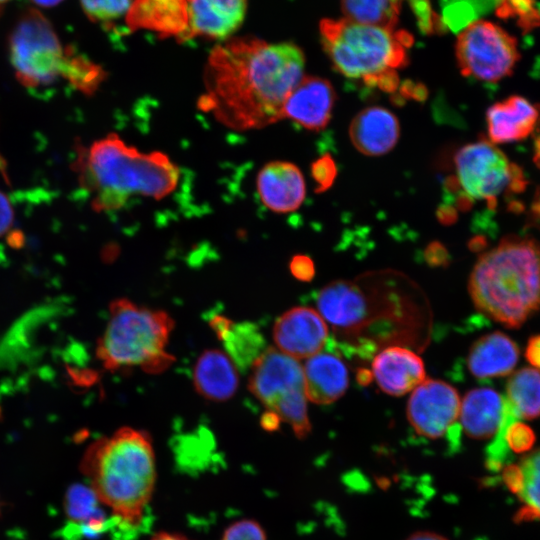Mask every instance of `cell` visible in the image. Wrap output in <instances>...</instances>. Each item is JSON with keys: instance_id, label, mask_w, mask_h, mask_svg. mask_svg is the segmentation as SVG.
I'll return each mask as SVG.
<instances>
[{"instance_id": "1", "label": "cell", "mask_w": 540, "mask_h": 540, "mask_svg": "<svg viewBox=\"0 0 540 540\" xmlns=\"http://www.w3.org/2000/svg\"><path fill=\"white\" fill-rule=\"evenodd\" d=\"M303 51L290 42L234 37L216 45L204 70L198 106L239 131L282 120L285 101L303 77Z\"/></svg>"}, {"instance_id": "2", "label": "cell", "mask_w": 540, "mask_h": 540, "mask_svg": "<svg viewBox=\"0 0 540 540\" xmlns=\"http://www.w3.org/2000/svg\"><path fill=\"white\" fill-rule=\"evenodd\" d=\"M74 169L96 212L118 210L133 196L160 200L176 189L180 176L167 155L142 153L116 134L78 147Z\"/></svg>"}, {"instance_id": "3", "label": "cell", "mask_w": 540, "mask_h": 540, "mask_svg": "<svg viewBox=\"0 0 540 540\" xmlns=\"http://www.w3.org/2000/svg\"><path fill=\"white\" fill-rule=\"evenodd\" d=\"M81 472L101 504L128 527H137L154 493L156 458L145 430L122 427L89 445Z\"/></svg>"}, {"instance_id": "4", "label": "cell", "mask_w": 540, "mask_h": 540, "mask_svg": "<svg viewBox=\"0 0 540 540\" xmlns=\"http://www.w3.org/2000/svg\"><path fill=\"white\" fill-rule=\"evenodd\" d=\"M475 308L515 329L540 311V241L508 235L482 253L468 281Z\"/></svg>"}, {"instance_id": "5", "label": "cell", "mask_w": 540, "mask_h": 540, "mask_svg": "<svg viewBox=\"0 0 540 540\" xmlns=\"http://www.w3.org/2000/svg\"><path fill=\"white\" fill-rule=\"evenodd\" d=\"M109 320L97 342L96 355L108 370L139 367L161 373L175 361L166 351L174 321L162 310L139 306L126 298L113 300Z\"/></svg>"}, {"instance_id": "6", "label": "cell", "mask_w": 540, "mask_h": 540, "mask_svg": "<svg viewBox=\"0 0 540 540\" xmlns=\"http://www.w3.org/2000/svg\"><path fill=\"white\" fill-rule=\"evenodd\" d=\"M320 39L334 69L351 79L376 87L383 76L408 64L412 36L404 31L325 18L319 25Z\"/></svg>"}, {"instance_id": "7", "label": "cell", "mask_w": 540, "mask_h": 540, "mask_svg": "<svg viewBox=\"0 0 540 540\" xmlns=\"http://www.w3.org/2000/svg\"><path fill=\"white\" fill-rule=\"evenodd\" d=\"M250 369V392L289 424L297 438H306L311 423L300 362L277 348L267 347Z\"/></svg>"}, {"instance_id": "8", "label": "cell", "mask_w": 540, "mask_h": 540, "mask_svg": "<svg viewBox=\"0 0 540 540\" xmlns=\"http://www.w3.org/2000/svg\"><path fill=\"white\" fill-rule=\"evenodd\" d=\"M67 50L49 20L34 8L22 13L9 38L16 78L28 89L43 88L62 78Z\"/></svg>"}, {"instance_id": "9", "label": "cell", "mask_w": 540, "mask_h": 540, "mask_svg": "<svg viewBox=\"0 0 540 540\" xmlns=\"http://www.w3.org/2000/svg\"><path fill=\"white\" fill-rule=\"evenodd\" d=\"M455 54L463 76L488 83L511 76L521 58L517 38L485 19L468 23L458 33Z\"/></svg>"}, {"instance_id": "10", "label": "cell", "mask_w": 540, "mask_h": 540, "mask_svg": "<svg viewBox=\"0 0 540 540\" xmlns=\"http://www.w3.org/2000/svg\"><path fill=\"white\" fill-rule=\"evenodd\" d=\"M456 180L472 200L486 201L494 208L500 195L519 192L525 180L520 168L489 140L481 139L461 147L455 155Z\"/></svg>"}, {"instance_id": "11", "label": "cell", "mask_w": 540, "mask_h": 540, "mask_svg": "<svg viewBox=\"0 0 540 540\" xmlns=\"http://www.w3.org/2000/svg\"><path fill=\"white\" fill-rule=\"evenodd\" d=\"M461 400L450 384L425 379L411 393L407 417L415 432L428 439L442 438L459 427Z\"/></svg>"}, {"instance_id": "12", "label": "cell", "mask_w": 540, "mask_h": 540, "mask_svg": "<svg viewBox=\"0 0 540 540\" xmlns=\"http://www.w3.org/2000/svg\"><path fill=\"white\" fill-rule=\"evenodd\" d=\"M328 338L325 319L317 310L306 306L285 311L273 326V339L278 349L297 360L319 353Z\"/></svg>"}, {"instance_id": "13", "label": "cell", "mask_w": 540, "mask_h": 540, "mask_svg": "<svg viewBox=\"0 0 540 540\" xmlns=\"http://www.w3.org/2000/svg\"><path fill=\"white\" fill-rule=\"evenodd\" d=\"M316 302L318 312L335 332L355 334L367 327L369 294L359 281H333L318 292Z\"/></svg>"}, {"instance_id": "14", "label": "cell", "mask_w": 540, "mask_h": 540, "mask_svg": "<svg viewBox=\"0 0 540 540\" xmlns=\"http://www.w3.org/2000/svg\"><path fill=\"white\" fill-rule=\"evenodd\" d=\"M335 100V90L328 80L303 76L285 101L281 117L308 130L320 131L330 120Z\"/></svg>"}, {"instance_id": "15", "label": "cell", "mask_w": 540, "mask_h": 540, "mask_svg": "<svg viewBox=\"0 0 540 540\" xmlns=\"http://www.w3.org/2000/svg\"><path fill=\"white\" fill-rule=\"evenodd\" d=\"M125 16L126 25L131 31L145 29L161 37L187 40L188 0H134Z\"/></svg>"}, {"instance_id": "16", "label": "cell", "mask_w": 540, "mask_h": 540, "mask_svg": "<svg viewBox=\"0 0 540 540\" xmlns=\"http://www.w3.org/2000/svg\"><path fill=\"white\" fill-rule=\"evenodd\" d=\"M372 375L388 395L402 396L413 391L426 378L423 360L402 346H388L373 359Z\"/></svg>"}, {"instance_id": "17", "label": "cell", "mask_w": 540, "mask_h": 540, "mask_svg": "<svg viewBox=\"0 0 540 540\" xmlns=\"http://www.w3.org/2000/svg\"><path fill=\"white\" fill-rule=\"evenodd\" d=\"M540 110L521 95L495 102L486 112L488 140L497 144L525 140L536 130Z\"/></svg>"}, {"instance_id": "18", "label": "cell", "mask_w": 540, "mask_h": 540, "mask_svg": "<svg viewBox=\"0 0 540 540\" xmlns=\"http://www.w3.org/2000/svg\"><path fill=\"white\" fill-rule=\"evenodd\" d=\"M507 414L505 398L490 387H478L465 394L458 421L468 437L485 440L498 435Z\"/></svg>"}, {"instance_id": "19", "label": "cell", "mask_w": 540, "mask_h": 540, "mask_svg": "<svg viewBox=\"0 0 540 540\" xmlns=\"http://www.w3.org/2000/svg\"><path fill=\"white\" fill-rule=\"evenodd\" d=\"M257 191L268 209L276 213H288L301 206L306 188L303 175L296 165L273 161L258 173Z\"/></svg>"}, {"instance_id": "20", "label": "cell", "mask_w": 540, "mask_h": 540, "mask_svg": "<svg viewBox=\"0 0 540 540\" xmlns=\"http://www.w3.org/2000/svg\"><path fill=\"white\" fill-rule=\"evenodd\" d=\"M187 40L196 36L227 38L244 20L247 0H188Z\"/></svg>"}, {"instance_id": "21", "label": "cell", "mask_w": 540, "mask_h": 540, "mask_svg": "<svg viewBox=\"0 0 540 540\" xmlns=\"http://www.w3.org/2000/svg\"><path fill=\"white\" fill-rule=\"evenodd\" d=\"M400 126L397 117L382 107H368L352 120L349 135L354 147L364 155L380 156L397 143Z\"/></svg>"}, {"instance_id": "22", "label": "cell", "mask_w": 540, "mask_h": 540, "mask_svg": "<svg viewBox=\"0 0 540 540\" xmlns=\"http://www.w3.org/2000/svg\"><path fill=\"white\" fill-rule=\"evenodd\" d=\"M516 342L507 334L494 331L478 338L469 349L467 367L479 379L510 375L519 360Z\"/></svg>"}, {"instance_id": "23", "label": "cell", "mask_w": 540, "mask_h": 540, "mask_svg": "<svg viewBox=\"0 0 540 540\" xmlns=\"http://www.w3.org/2000/svg\"><path fill=\"white\" fill-rule=\"evenodd\" d=\"M303 373L307 399L315 404L335 402L349 385L347 367L333 352H319L307 358Z\"/></svg>"}, {"instance_id": "24", "label": "cell", "mask_w": 540, "mask_h": 540, "mask_svg": "<svg viewBox=\"0 0 540 540\" xmlns=\"http://www.w3.org/2000/svg\"><path fill=\"white\" fill-rule=\"evenodd\" d=\"M193 385L202 397L223 402L234 396L239 385L237 367L218 349L205 350L193 369Z\"/></svg>"}, {"instance_id": "25", "label": "cell", "mask_w": 540, "mask_h": 540, "mask_svg": "<svg viewBox=\"0 0 540 540\" xmlns=\"http://www.w3.org/2000/svg\"><path fill=\"white\" fill-rule=\"evenodd\" d=\"M210 326L223 342L227 355L242 371L251 368L267 348L263 335L253 323H234L224 316L216 315L210 320Z\"/></svg>"}, {"instance_id": "26", "label": "cell", "mask_w": 540, "mask_h": 540, "mask_svg": "<svg viewBox=\"0 0 540 540\" xmlns=\"http://www.w3.org/2000/svg\"><path fill=\"white\" fill-rule=\"evenodd\" d=\"M505 399L516 418L540 417V370L523 367L512 372L506 383Z\"/></svg>"}, {"instance_id": "27", "label": "cell", "mask_w": 540, "mask_h": 540, "mask_svg": "<svg viewBox=\"0 0 540 540\" xmlns=\"http://www.w3.org/2000/svg\"><path fill=\"white\" fill-rule=\"evenodd\" d=\"M101 502L90 486L72 484L64 496V511L74 523L83 524L88 531H100L105 522Z\"/></svg>"}, {"instance_id": "28", "label": "cell", "mask_w": 540, "mask_h": 540, "mask_svg": "<svg viewBox=\"0 0 540 540\" xmlns=\"http://www.w3.org/2000/svg\"><path fill=\"white\" fill-rule=\"evenodd\" d=\"M402 0H341L344 18L372 26L395 29Z\"/></svg>"}, {"instance_id": "29", "label": "cell", "mask_w": 540, "mask_h": 540, "mask_svg": "<svg viewBox=\"0 0 540 540\" xmlns=\"http://www.w3.org/2000/svg\"><path fill=\"white\" fill-rule=\"evenodd\" d=\"M520 488L516 494L523 503L518 511V521L540 520V447L525 454L517 463Z\"/></svg>"}, {"instance_id": "30", "label": "cell", "mask_w": 540, "mask_h": 540, "mask_svg": "<svg viewBox=\"0 0 540 540\" xmlns=\"http://www.w3.org/2000/svg\"><path fill=\"white\" fill-rule=\"evenodd\" d=\"M105 77L106 73L102 67L68 47L62 78L74 89L88 95L92 94Z\"/></svg>"}, {"instance_id": "31", "label": "cell", "mask_w": 540, "mask_h": 540, "mask_svg": "<svg viewBox=\"0 0 540 540\" xmlns=\"http://www.w3.org/2000/svg\"><path fill=\"white\" fill-rule=\"evenodd\" d=\"M496 15L512 19L523 32L540 28V7L537 0H499Z\"/></svg>"}, {"instance_id": "32", "label": "cell", "mask_w": 540, "mask_h": 540, "mask_svg": "<svg viewBox=\"0 0 540 540\" xmlns=\"http://www.w3.org/2000/svg\"><path fill=\"white\" fill-rule=\"evenodd\" d=\"M508 405V404H507ZM515 417L509 406L508 414L505 424L498 435L503 436V442L514 453H525L532 449L536 436L534 431L524 422L513 421L511 418Z\"/></svg>"}, {"instance_id": "33", "label": "cell", "mask_w": 540, "mask_h": 540, "mask_svg": "<svg viewBox=\"0 0 540 540\" xmlns=\"http://www.w3.org/2000/svg\"><path fill=\"white\" fill-rule=\"evenodd\" d=\"M80 2L90 20L110 24L126 15L132 0H80Z\"/></svg>"}, {"instance_id": "34", "label": "cell", "mask_w": 540, "mask_h": 540, "mask_svg": "<svg viewBox=\"0 0 540 540\" xmlns=\"http://www.w3.org/2000/svg\"><path fill=\"white\" fill-rule=\"evenodd\" d=\"M221 540H267L262 526L253 519H241L230 524Z\"/></svg>"}, {"instance_id": "35", "label": "cell", "mask_w": 540, "mask_h": 540, "mask_svg": "<svg viewBox=\"0 0 540 540\" xmlns=\"http://www.w3.org/2000/svg\"><path fill=\"white\" fill-rule=\"evenodd\" d=\"M311 175L316 184V192H323L330 188L337 175L333 158L326 154L315 160L311 165Z\"/></svg>"}, {"instance_id": "36", "label": "cell", "mask_w": 540, "mask_h": 540, "mask_svg": "<svg viewBox=\"0 0 540 540\" xmlns=\"http://www.w3.org/2000/svg\"><path fill=\"white\" fill-rule=\"evenodd\" d=\"M404 1V0H402ZM408 2L418 24L419 29L425 34H433L439 31V20L432 9L430 0H405Z\"/></svg>"}, {"instance_id": "37", "label": "cell", "mask_w": 540, "mask_h": 540, "mask_svg": "<svg viewBox=\"0 0 540 540\" xmlns=\"http://www.w3.org/2000/svg\"><path fill=\"white\" fill-rule=\"evenodd\" d=\"M292 275L303 282H309L315 275V267L312 259L306 255H295L289 264Z\"/></svg>"}, {"instance_id": "38", "label": "cell", "mask_w": 540, "mask_h": 540, "mask_svg": "<svg viewBox=\"0 0 540 540\" xmlns=\"http://www.w3.org/2000/svg\"><path fill=\"white\" fill-rule=\"evenodd\" d=\"M424 259L432 267L447 266L449 254L441 243L432 242L424 251Z\"/></svg>"}, {"instance_id": "39", "label": "cell", "mask_w": 540, "mask_h": 540, "mask_svg": "<svg viewBox=\"0 0 540 540\" xmlns=\"http://www.w3.org/2000/svg\"><path fill=\"white\" fill-rule=\"evenodd\" d=\"M399 92L401 97L416 101H424L428 95V91L424 84L416 83L410 80L403 82L399 86Z\"/></svg>"}, {"instance_id": "40", "label": "cell", "mask_w": 540, "mask_h": 540, "mask_svg": "<svg viewBox=\"0 0 540 540\" xmlns=\"http://www.w3.org/2000/svg\"><path fill=\"white\" fill-rule=\"evenodd\" d=\"M14 212L8 197L0 191V237L12 226Z\"/></svg>"}, {"instance_id": "41", "label": "cell", "mask_w": 540, "mask_h": 540, "mask_svg": "<svg viewBox=\"0 0 540 540\" xmlns=\"http://www.w3.org/2000/svg\"><path fill=\"white\" fill-rule=\"evenodd\" d=\"M525 358L533 368L540 370V334L529 338Z\"/></svg>"}, {"instance_id": "42", "label": "cell", "mask_w": 540, "mask_h": 540, "mask_svg": "<svg viewBox=\"0 0 540 540\" xmlns=\"http://www.w3.org/2000/svg\"><path fill=\"white\" fill-rule=\"evenodd\" d=\"M437 218L444 225H450L457 219V210L448 204H442L437 210Z\"/></svg>"}, {"instance_id": "43", "label": "cell", "mask_w": 540, "mask_h": 540, "mask_svg": "<svg viewBox=\"0 0 540 540\" xmlns=\"http://www.w3.org/2000/svg\"><path fill=\"white\" fill-rule=\"evenodd\" d=\"M280 422L281 420L279 416L276 413L269 410H267L265 413L262 414L261 420H260L262 428L267 431L277 430L280 426Z\"/></svg>"}, {"instance_id": "44", "label": "cell", "mask_w": 540, "mask_h": 540, "mask_svg": "<svg viewBox=\"0 0 540 540\" xmlns=\"http://www.w3.org/2000/svg\"><path fill=\"white\" fill-rule=\"evenodd\" d=\"M150 540H193V539L181 533L159 531L155 533L151 537Z\"/></svg>"}, {"instance_id": "45", "label": "cell", "mask_w": 540, "mask_h": 540, "mask_svg": "<svg viewBox=\"0 0 540 540\" xmlns=\"http://www.w3.org/2000/svg\"><path fill=\"white\" fill-rule=\"evenodd\" d=\"M405 540H448L443 535H440L435 532L430 531H420L411 534L407 539Z\"/></svg>"}, {"instance_id": "46", "label": "cell", "mask_w": 540, "mask_h": 540, "mask_svg": "<svg viewBox=\"0 0 540 540\" xmlns=\"http://www.w3.org/2000/svg\"><path fill=\"white\" fill-rule=\"evenodd\" d=\"M373 378L372 372L361 369L357 374V380L360 384L366 385L368 384Z\"/></svg>"}, {"instance_id": "47", "label": "cell", "mask_w": 540, "mask_h": 540, "mask_svg": "<svg viewBox=\"0 0 540 540\" xmlns=\"http://www.w3.org/2000/svg\"><path fill=\"white\" fill-rule=\"evenodd\" d=\"M31 1L34 4H36L38 6H41V7H52V6H55V5L59 4L63 0H31Z\"/></svg>"}, {"instance_id": "48", "label": "cell", "mask_w": 540, "mask_h": 540, "mask_svg": "<svg viewBox=\"0 0 540 540\" xmlns=\"http://www.w3.org/2000/svg\"><path fill=\"white\" fill-rule=\"evenodd\" d=\"M10 0H0V14L3 11V7L6 3H8Z\"/></svg>"}]
</instances>
